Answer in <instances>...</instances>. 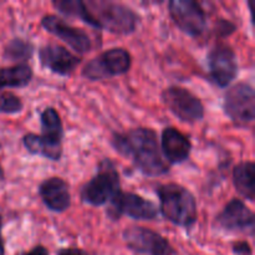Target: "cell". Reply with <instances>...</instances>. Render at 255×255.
Wrapping results in <instances>:
<instances>
[{
	"label": "cell",
	"mask_w": 255,
	"mask_h": 255,
	"mask_svg": "<svg viewBox=\"0 0 255 255\" xmlns=\"http://www.w3.org/2000/svg\"><path fill=\"white\" fill-rule=\"evenodd\" d=\"M52 5L61 14L112 34L129 35L139 24V15L132 7L111 0H54Z\"/></svg>",
	"instance_id": "6da1fadb"
},
{
	"label": "cell",
	"mask_w": 255,
	"mask_h": 255,
	"mask_svg": "<svg viewBox=\"0 0 255 255\" xmlns=\"http://www.w3.org/2000/svg\"><path fill=\"white\" fill-rule=\"evenodd\" d=\"M111 144L117 153L129 159L133 166L147 177L164 176L169 166L162 156L156 131L146 127L114 132Z\"/></svg>",
	"instance_id": "7a4b0ae2"
},
{
	"label": "cell",
	"mask_w": 255,
	"mask_h": 255,
	"mask_svg": "<svg viewBox=\"0 0 255 255\" xmlns=\"http://www.w3.org/2000/svg\"><path fill=\"white\" fill-rule=\"evenodd\" d=\"M156 193L159 199L162 216L177 227L193 228L198 221L196 197L186 187L178 183H163L157 186Z\"/></svg>",
	"instance_id": "3957f363"
},
{
	"label": "cell",
	"mask_w": 255,
	"mask_h": 255,
	"mask_svg": "<svg viewBox=\"0 0 255 255\" xmlns=\"http://www.w3.org/2000/svg\"><path fill=\"white\" fill-rule=\"evenodd\" d=\"M41 133L29 132L22 137V144L29 153L44 157L50 161H60L62 157L64 125L54 107H46L40 114Z\"/></svg>",
	"instance_id": "277c9868"
},
{
	"label": "cell",
	"mask_w": 255,
	"mask_h": 255,
	"mask_svg": "<svg viewBox=\"0 0 255 255\" xmlns=\"http://www.w3.org/2000/svg\"><path fill=\"white\" fill-rule=\"evenodd\" d=\"M119 192H121V178L114 162L106 158L97 164L95 176L82 186L80 197L87 206L101 207L110 203Z\"/></svg>",
	"instance_id": "5b68a950"
},
{
	"label": "cell",
	"mask_w": 255,
	"mask_h": 255,
	"mask_svg": "<svg viewBox=\"0 0 255 255\" xmlns=\"http://www.w3.org/2000/svg\"><path fill=\"white\" fill-rule=\"evenodd\" d=\"M132 66V56L124 47H112L86 62L82 77L90 81H101L127 74Z\"/></svg>",
	"instance_id": "8992f818"
},
{
	"label": "cell",
	"mask_w": 255,
	"mask_h": 255,
	"mask_svg": "<svg viewBox=\"0 0 255 255\" xmlns=\"http://www.w3.org/2000/svg\"><path fill=\"white\" fill-rule=\"evenodd\" d=\"M162 102L171 114H173L179 121L186 124H196L204 119L206 109L202 100L182 86H169L161 94Z\"/></svg>",
	"instance_id": "52a82bcc"
},
{
	"label": "cell",
	"mask_w": 255,
	"mask_h": 255,
	"mask_svg": "<svg viewBox=\"0 0 255 255\" xmlns=\"http://www.w3.org/2000/svg\"><path fill=\"white\" fill-rule=\"evenodd\" d=\"M224 114L237 125L248 126L255 119V92L248 82H237L224 94Z\"/></svg>",
	"instance_id": "ba28073f"
},
{
	"label": "cell",
	"mask_w": 255,
	"mask_h": 255,
	"mask_svg": "<svg viewBox=\"0 0 255 255\" xmlns=\"http://www.w3.org/2000/svg\"><path fill=\"white\" fill-rule=\"evenodd\" d=\"M107 216L112 221H119L124 216L134 221H153L158 217V207L139 194L121 191L109 203Z\"/></svg>",
	"instance_id": "9c48e42d"
},
{
	"label": "cell",
	"mask_w": 255,
	"mask_h": 255,
	"mask_svg": "<svg viewBox=\"0 0 255 255\" xmlns=\"http://www.w3.org/2000/svg\"><path fill=\"white\" fill-rule=\"evenodd\" d=\"M125 244L129 251L142 255H176L168 239L146 227L132 226L122 233Z\"/></svg>",
	"instance_id": "30bf717a"
},
{
	"label": "cell",
	"mask_w": 255,
	"mask_h": 255,
	"mask_svg": "<svg viewBox=\"0 0 255 255\" xmlns=\"http://www.w3.org/2000/svg\"><path fill=\"white\" fill-rule=\"evenodd\" d=\"M168 12L176 26L192 37L201 36L207 27V14L193 0H171Z\"/></svg>",
	"instance_id": "8fae6325"
},
{
	"label": "cell",
	"mask_w": 255,
	"mask_h": 255,
	"mask_svg": "<svg viewBox=\"0 0 255 255\" xmlns=\"http://www.w3.org/2000/svg\"><path fill=\"white\" fill-rule=\"evenodd\" d=\"M207 65L212 81L222 89L228 87L238 76V57L227 44H218L212 47L207 55Z\"/></svg>",
	"instance_id": "7c38bea8"
},
{
	"label": "cell",
	"mask_w": 255,
	"mask_h": 255,
	"mask_svg": "<svg viewBox=\"0 0 255 255\" xmlns=\"http://www.w3.org/2000/svg\"><path fill=\"white\" fill-rule=\"evenodd\" d=\"M41 26L55 37L66 42L76 52L85 54L92 49L91 37L84 29L67 24L57 15L47 14L42 16Z\"/></svg>",
	"instance_id": "4fadbf2b"
},
{
	"label": "cell",
	"mask_w": 255,
	"mask_h": 255,
	"mask_svg": "<svg viewBox=\"0 0 255 255\" xmlns=\"http://www.w3.org/2000/svg\"><path fill=\"white\" fill-rule=\"evenodd\" d=\"M39 61L42 67L59 76H70L81 64V57L56 42H49L39 47Z\"/></svg>",
	"instance_id": "5bb4252c"
},
{
	"label": "cell",
	"mask_w": 255,
	"mask_h": 255,
	"mask_svg": "<svg viewBox=\"0 0 255 255\" xmlns=\"http://www.w3.org/2000/svg\"><path fill=\"white\" fill-rule=\"evenodd\" d=\"M216 223L227 232H253L255 217L242 199L234 198L216 217Z\"/></svg>",
	"instance_id": "9a60e30c"
},
{
	"label": "cell",
	"mask_w": 255,
	"mask_h": 255,
	"mask_svg": "<svg viewBox=\"0 0 255 255\" xmlns=\"http://www.w3.org/2000/svg\"><path fill=\"white\" fill-rule=\"evenodd\" d=\"M39 196L45 207L54 213H64L71 206L70 186L61 177H50L42 181Z\"/></svg>",
	"instance_id": "2e32d148"
},
{
	"label": "cell",
	"mask_w": 255,
	"mask_h": 255,
	"mask_svg": "<svg viewBox=\"0 0 255 255\" xmlns=\"http://www.w3.org/2000/svg\"><path fill=\"white\" fill-rule=\"evenodd\" d=\"M192 151V142L188 136L176 127H166L162 131L161 152L171 164H181L188 159Z\"/></svg>",
	"instance_id": "e0dca14e"
},
{
	"label": "cell",
	"mask_w": 255,
	"mask_h": 255,
	"mask_svg": "<svg viewBox=\"0 0 255 255\" xmlns=\"http://www.w3.org/2000/svg\"><path fill=\"white\" fill-rule=\"evenodd\" d=\"M254 172L255 166L253 161L241 162L233 169L234 187L237 192L249 202H254L255 199Z\"/></svg>",
	"instance_id": "ac0fdd59"
},
{
	"label": "cell",
	"mask_w": 255,
	"mask_h": 255,
	"mask_svg": "<svg viewBox=\"0 0 255 255\" xmlns=\"http://www.w3.org/2000/svg\"><path fill=\"white\" fill-rule=\"evenodd\" d=\"M34 72L27 64H16L14 66L0 69V91L4 89H20L31 82Z\"/></svg>",
	"instance_id": "d6986e66"
},
{
	"label": "cell",
	"mask_w": 255,
	"mask_h": 255,
	"mask_svg": "<svg viewBox=\"0 0 255 255\" xmlns=\"http://www.w3.org/2000/svg\"><path fill=\"white\" fill-rule=\"evenodd\" d=\"M35 46L29 40L15 37L4 47V57L9 61H27L32 57Z\"/></svg>",
	"instance_id": "ffe728a7"
},
{
	"label": "cell",
	"mask_w": 255,
	"mask_h": 255,
	"mask_svg": "<svg viewBox=\"0 0 255 255\" xmlns=\"http://www.w3.org/2000/svg\"><path fill=\"white\" fill-rule=\"evenodd\" d=\"M24 109V102L14 92L5 91L0 94V112L6 115L19 114Z\"/></svg>",
	"instance_id": "44dd1931"
},
{
	"label": "cell",
	"mask_w": 255,
	"mask_h": 255,
	"mask_svg": "<svg viewBox=\"0 0 255 255\" xmlns=\"http://www.w3.org/2000/svg\"><path fill=\"white\" fill-rule=\"evenodd\" d=\"M236 29L237 27L233 22H231L229 20L221 19L216 26V32L219 36H228V35L233 34L236 31Z\"/></svg>",
	"instance_id": "7402d4cb"
},
{
	"label": "cell",
	"mask_w": 255,
	"mask_h": 255,
	"mask_svg": "<svg viewBox=\"0 0 255 255\" xmlns=\"http://www.w3.org/2000/svg\"><path fill=\"white\" fill-rule=\"evenodd\" d=\"M232 251L236 255H252V247L247 241L236 242L232 246Z\"/></svg>",
	"instance_id": "603a6c76"
},
{
	"label": "cell",
	"mask_w": 255,
	"mask_h": 255,
	"mask_svg": "<svg viewBox=\"0 0 255 255\" xmlns=\"http://www.w3.org/2000/svg\"><path fill=\"white\" fill-rule=\"evenodd\" d=\"M57 255H91L87 252L82 251L80 248H74V247H69V248H62L57 252Z\"/></svg>",
	"instance_id": "cb8c5ba5"
},
{
	"label": "cell",
	"mask_w": 255,
	"mask_h": 255,
	"mask_svg": "<svg viewBox=\"0 0 255 255\" xmlns=\"http://www.w3.org/2000/svg\"><path fill=\"white\" fill-rule=\"evenodd\" d=\"M19 255H50L49 249L44 246H35L29 252H22Z\"/></svg>",
	"instance_id": "d4e9b609"
},
{
	"label": "cell",
	"mask_w": 255,
	"mask_h": 255,
	"mask_svg": "<svg viewBox=\"0 0 255 255\" xmlns=\"http://www.w3.org/2000/svg\"><path fill=\"white\" fill-rule=\"evenodd\" d=\"M0 255H5V244L2 239V218L0 216Z\"/></svg>",
	"instance_id": "484cf974"
},
{
	"label": "cell",
	"mask_w": 255,
	"mask_h": 255,
	"mask_svg": "<svg viewBox=\"0 0 255 255\" xmlns=\"http://www.w3.org/2000/svg\"><path fill=\"white\" fill-rule=\"evenodd\" d=\"M5 179V173H4V169H2L1 163H0V181H4Z\"/></svg>",
	"instance_id": "4316f807"
}]
</instances>
